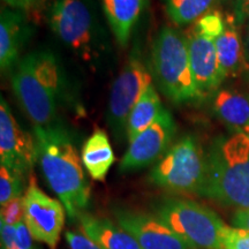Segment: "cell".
<instances>
[{"mask_svg":"<svg viewBox=\"0 0 249 249\" xmlns=\"http://www.w3.org/2000/svg\"><path fill=\"white\" fill-rule=\"evenodd\" d=\"M156 216L195 249H224L222 235L226 224L205 205L167 197L156 205Z\"/></svg>","mask_w":249,"mask_h":249,"instance_id":"8992f818","label":"cell"},{"mask_svg":"<svg viewBox=\"0 0 249 249\" xmlns=\"http://www.w3.org/2000/svg\"><path fill=\"white\" fill-rule=\"evenodd\" d=\"M231 223L235 229L245 230L249 232V209L236 210L232 216Z\"/></svg>","mask_w":249,"mask_h":249,"instance_id":"83f0119b","label":"cell"},{"mask_svg":"<svg viewBox=\"0 0 249 249\" xmlns=\"http://www.w3.org/2000/svg\"><path fill=\"white\" fill-rule=\"evenodd\" d=\"M166 191L201 196L207 180V154L193 135H186L165 152L149 174Z\"/></svg>","mask_w":249,"mask_h":249,"instance_id":"5b68a950","label":"cell"},{"mask_svg":"<svg viewBox=\"0 0 249 249\" xmlns=\"http://www.w3.org/2000/svg\"><path fill=\"white\" fill-rule=\"evenodd\" d=\"M40 169L71 222L90 201V183L70 132L60 124L34 127Z\"/></svg>","mask_w":249,"mask_h":249,"instance_id":"6da1fadb","label":"cell"},{"mask_svg":"<svg viewBox=\"0 0 249 249\" xmlns=\"http://www.w3.org/2000/svg\"><path fill=\"white\" fill-rule=\"evenodd\" d=\"M77 220L82 233L103 249H142L132 235L107 218L82 213Z\"/></svg>","mask_w":249,"mask_h":249,"instance_id":"9a60e30c","label":"cell"},{"mask_svg":"<svg viewBox=\"0 0 249 249\" xmlns=\"http://www.w3.org/2000/svg\"><path fill=\"white\" fill-rule=\"evenodd\" d=\"M222 241L224 249H249V232L226 225Z\"/></svg>","mask_w":249,"mask_h":249,"instance_id":"484cf974","label":"cell"},{"mask_svg":"<svg viewBox=\"0 0 249 249\" xmlns=\"http://www.w3.org/2000/svg\"><path fill=\"white\" fill-rule=\"evenodd\" d=\"M2 249H39L34 246L33 236L24 223L6 225L0 223Z\"/></svg>","mask_w":249,"mask_h":249,"instance_id":"7402d4cb","label":"cell"},{"mask_svg":"<svg viewBox=\"0 0 249 249\" xmlns=\"http://www.w3.org/2000/svg\"><path fill=\"white\" fill-rule=\"evenodd\" d=\"M23 187L24 177L9 170L5 165L0 166V204L4 205L22 196Z\"/></svg>","mask_w":249,"mask_h":249,"instance_id":"603a6c76","label":"cell"},{"mask_svg":"<svg viewBox=\"0 0 249 249\" xmlns=\"http://www.w3.org/2000/svg\"><path fill=\"white\" fill-rule=\"evenodd\" d=\"M144 6V0H103V8L112 33L120 45H126Z\"/></svg>","mask_w":249,"mask_h":249,"instance_id":"d6986e66","label":"cell"},{"mask_svg":"<svg viewBox=\"0 0 249 249\" xmlns=\"http://www.w3.org/2000/svg\"><path fill=\"white\" fill-rule=\"evenodd\" d=\"M213 108L216 116L234 132H248L249 95L223 89L214 93Z\"/></svg>","mask_w":249,"mask_h":249,"instance_id":"ac0fdd59","label":"cell"},{"mask_svg":"<svg viewBox=\"0 0 249 249\" xmlns=\"http://www.w3.org/2000/svg\"><path fill=\"white\" fill-rule=\"evenodd\" d=\"M8 7L21 9V11H28V9H33L37 6L42 5L46 0H2Z\"/></svg>","mask_w":249,"mask_h":249,"instance_id":"f1b7e54d","label":"cell"},{"mask_svg":"<svg viewBox=\"0 0 249 249\" xmlns=\"http://www.w3.org/2000/svg\"><path fill=\"white\" fill-rule=\"evenodd\" d=\"M247 133H249V128H248V132Z\"/></svg>","mask_w":249,"mask_h":249,"instance_id":"1f68e13d","label":"cell"},{"mask_svg":"<svg viewBox=\"0 0 249 249\" xmlns=\"http://www.w3.org/2000/svg\"><path fill=\"white\" fill-rule=\"evenodd\" d=\"M113 213L118 225L142 249H195L157 216L128 209H116Z\"/></svg>","mask_w":249,"mask_h":249,"instance_id":"7c38bea8","label":"cell"},{"mask_svg":"<svg viewBox=\"0 0 249 249\" xmlns=\"http://www.w3.org/2000/svg\"><path fill=\"white\" fill-rule=\"evenodd\" d=\"M0 160L9 170L26 178L38 160L36 142L21 128L8 103L0 101Z\"/></svg>","mask_w":249,"mask_h":249,"instance_id":"30bf717a","label":"cell"},{"mask_svg":"<svg viewBox=\"0 0 249 249\" xmlns=\"http://www.w3.org/2000/svg\"><path fill=\"white\" fill-rule=\"evenodd\" d=\"M160 98L154 87L150 86L130 112L127 121V138L129 142L140 133L155 123L163 111Z\"/></svg>","mask_w":249,"mask_h":249,"instance_id":"ffe728a7","label":"cell"},{"mask_svg":"<svg viewBox=\"0 0 249 249\" xmlns=\"http://www.w3.org/2000/svg\"><path fill=\"white\" fill-rule=\"evenodd\" d=\"M23 202L24 224L34 240L55 249L65 225L66 209L64 204L45 194L37 185L35 176L31 174Z\"/></svg>","mask_w":249,"mask_h":249,"instance_id":"9c48e42d","label":"cell"},{"mask_svg":"<svg viewBox=\"0 0 249 249\" xmlns=\"http://www.w3.org/2000/svg\"><path fill=\"white\" fill-rule=\"evenodd\" d=\"M65 239L70 249H103L82 232L66 231Z\"/></svg>","mask_w":249,"mask_h":249,"instance_id":"4316f807","label":"cell"},{"mask_svg":"<svg viewBox=\"0 0 249 249\" xmlns=\"http://www.w3.org/2000/svg\"><path fill=\"white\" fill-rule=\"evenodd\" d=\"M176 130L172 114L163 108L155 123L129 142V147L120 161L121 172L143 169L160 160L169 148Z\"/></svg>","mask_w":249,"mask_h":249,"instance_id":"8fae6325","label":"cell"},{"mask_svg":"<svg viewBox=\"0 0 249 249\" xmlns=\"http://www.w3.org/2000/svg\"><path fill=\"white\" fill-rule=\"evenodd\" d=\"M64 71L52 52L35 51L18 61L12 87L18 103L35 126L53 124L65 92Z\"/></svg>","mask_w":249,"mask_h":249,"instance_id":"7a4b0ae2","label":"cell"},{"mask_svg":"<svg viewBox=\"0 0 249 249\" xmlns=\"http://www.w3.org/2000/svg\"><path fill=\"white\" fill-rule=\"evenodd\" d=\"M244 43V57H245V71H249V24L247 26L245 37L242 39Z\"/></svg>","mask_w":249,"mask_h":249,"instance_id":"4dcf8cb0","label":"cell"},{"mask_svg":"<svg viewBox=\"0 0 249 249\" xmlns=\"http://www.w3.org/2000/svg\"><path fill=\"white\" fill-rule=\"evenodd\" d=\"M201 196L236 210L249 209V133L233 132L213 140Z\"/></svg>","mask_w":249,"mask_h":249,"instance_id":"3957f363","label":"cell"},{"mask_svg":"<svg viewBox=\"0 0 249 249\" xmlns=\"http://www.w3.org/2000/svg\"><path fill=\"white\" fill-rule=\"evenodd\" d=\"M225 29V20L218 11H210L194 23L193 30L208 38L216 40Z\"/></svg>","mask_w":249,"mask_h":249,"instance_id":"cb8c5ba5","label":"cell"},{"mask_svg":"<svg viewBox=\"0 0 249 249\" xmlns=\"http://www.w3.org/2000/svg\"><path fill=\"white\" fill-rule=\"evenodd\" d=\"M81 160L93 180L104 181L116 160L110 140L104 130L96 129L87 139L81 151Z\"/></svg>","mask_w":249,"mask_h":249,"instance_id":"e0dca14e","label":"cell"},{"mask_svg":"<svg viewBox=\"0 0 249 249\" xmlns=\"http://www.w3.org/2000/svg\"><path fill=\"white\" fill-rule=\"evenodd\" d=\"M235 18H225V29L214 40V46L224 77H235L245 71L244 43Z\"/></svg>","mask_w":249,"mask_h":249,"instance_id":"2e32d148","label":"cell"},{"mask_svg":"<svg viewBox=\"0 0 249 249\" xmlns=\"http://www.w3.org/2000/svg\"><path fill=\"white\" fill-rule=\"evenodd\" d=\"M234 18L238 24L249 21V0H236Z\"/></svg>","mask_w":249,"mask_h":249,"instance_id":"f546056e","label":"cell"},{"mask_svg":"<svg viewBox=\"0 0 249 249\" xmlns=\"http://www.w3.org/2000/svg\"><path fill=\"white\" fill-rule=\"evenodd\" d=\"M193 76L201 98L216 91L225 80L220 68L214 40L192 30L186 37Z\"/></svg>","mask_w":249,"mask_h":249,"instance_id":"4fadbf2b","label":"cell"},{"mask_svg":"<svg viewBox=\"0 0 249 249\" xmlns=\"http://www.w3.org/2000/svg\"><path fill=\"white\" fill-rule=\"evenodd\" d=\"M30 33L31 28L23 11L12 9L8 6L2 7L0 17V67L2 71L9 70L18 61Z\"/></svg>","mask_w":249,"mask_h":249,"instance_id":"5bb4252c","label":"cell"},{"mask_svg":"<svg viewBox=\"0 0 249 249\" xmlns=\"http://www.w3.org/2000/svg\"><path fill=\"white\" fill-rule=\"evenodd\" d=\"M50 27L59 39L85 60L97 52V28L83 0H54L48 12Z\"/></svg>","mask_w":249,"mask_h":249,"instance_id":"52a82bcc","label":"cell"},{"mask_svg":"<svg viewBox=\"0 0 249 249\" xmlns=\"http://www.w3.org/2000/svg\"><path fill=\"white\" fill-rule=\"evenodd\" d=\"M152 73L166 97L174 103H189L201 98L194 76L186 37L178 30L164 27L151 50Z\"/></svg>","mask_w":249,"mask_h":249,"instance_id":"277c9868","label":"cell"},{"mask_svg":"<svg viewBox=\"0 0 249 249\" xmlns=\"http://www.w3.org/2000/svg\"><path fill=\"white\" fill-rule=\"evenodd\" d=\"M217 0H164L169 18L176 24L186 26L195 23L211 11Z\"/></svg>","mask_w":249,"mask_h":249,"instance_id":"44dd1931","label":"cell"},{"mask_svg":"<svg viewBox=\"0 0 249 249\" xmlns=\"http://www.w3.org/2000/svg\"><path fill=\"white\" fill-rule=\"evenodd\" d=\"M0 220L6 225L15 226L18 224L24 223V202L23 195L20 197L9 201L8 203L1 205Z\"/></svg>","mask_w":249,"mask_h":249,"instance_id":"d4e9b609","label":"cell"},{"mask_svg":"<svg viewBox=\"0 0 249 249\" xmlns=\"http://www.w3.org/2000/svg\"><path fill=\"white\" fill-rule=\"evenodd\" d=\"M150 86V71L138 55L133 54L111 88L107 124L114 136L127 135V121L130 112Z\"/></svg>","mask_w":249,"mask_h":249,"instance_id":"ba28073f","label":"cell"}]
</instances>
